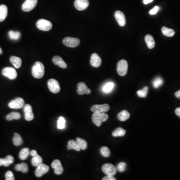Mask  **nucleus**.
Here are the masks:
<instances>
[{
    "instance_id": "obj_15",
    "label": "nucleus",
    "mask_w": 180,
    "mask_h": 180,
    "mask_svg": "<svg viewBox=\"0 0 180 180\" xmlns=\"http://www.w3.org/2000/svg\"><path fill=\"white\" fill-rule=\"evenodd\" d=\"M77 93L79 95L90 94L91 93V90L87 87L86 84L83 82H80L77 85Z\"/></svg>"
},
{
    "instance_id": "obj_40",
    "label": "nucleus",
    "mask_w": 180,
    "mask_h": 180,
    "mask_svg": "<svg viewBox=\"0 0 180 180\" xmlns=\"http://www.w3.org/2000/svg\"><path fill=\"white\" fill-rule=\"evenodd\" d=\"M5 178L6 180H15L14 174L13 173V172H11L10 171H9L6 173Z\"/></svg>"
},
{
    "instance_id": "obj_46",
    "label": "nucleus",
    "mask_w": 180,
    "mask_h": 180,
    "mask_svg": "<svg viewBox=\"0 0 180 180\" xmlns=\"http://www.w3.org/2000/svg\"><path fill=\"white\" fill-rule=\"evenodd\" d=\"M175 96L176 98L180 99V90L175 92Z\"/></svg>"
},
{
    "instance_id": "obj_33",
    "label": "nucleus",
    "mask_w": 180,
    "mask_h": 180,
    "mask_svg": "<svg viewBox=\"0 0 180 180\" xmlns=\"http://www.w3.org/2000/svg\"><path fill=\"white\" fill-rule=\"evenodd\" d=\"M114 87V84L112 82H109L106 84H105V86L103 87V91L105 93H110L111 91H112Z\"/></svg>"
},
{
    "instance_id": "obj_48",
    "label": "nucleus",
    "mask_w": 180,
    "mask_h": 180,
    "mask_svg": "<svg viewBox=\"0 0 180 180\" xmlns=\"http://www.w3.org/2000/svg\"><path fill=\"white\" fill-rule=\"evenodd\" d=\"M153 1V0H144L143 2L145 4L147 5L149 3H151Z\"/></svg>"
},
{
    "instance_id": "obj_16",
    "label": "nucleus",
    "mask_w": 180,
    "mask_h": 180,
    "mask_svg": "<svg viewBox=\"0 0 180 180\" xmlns=\"http://www.w3.org/2000/svg\"><path fill=\"white\" fill-rule=\"evenodd\" d=\"M51 166L55 169V173L57 175H61L63 173L64 170L61 163L59 160H54L51 164Z\"/></svg>"
},
{
    "instance_id": "obj_5",
    "label": "nucleus",
    "mask_w": 180,
    "mask_h": 180,
    "mask_svg": "<svg viewBox=\"0 0 180 180\" xmlns=\"http://www.w3.org/2000/svg\"><path fill=\"white\" fill-rule=\"evenodd\" d=\"M63 43L66 46L70 48H75L80 45V40L76 38L67 37L64 39Z\"/></svg>"
},
{
    "instance_id": "obj_17",
    "label": "nucleus",
    "mask_w": 180,
    "mask_h": 180,
    "mask_svg": "<svg viewBox=\"0 0 180 180\" xmlns=\"http://www.w3.org/2000/svg\"><path fill=\"white\" fill-rule=\"evenodd\" d=\"M115 17L119 26L123 27L126 25V18L124 14L120 11H116L115 13Z\"/></svg>"
},
{
    "instance_id": "obj_36",
    "label": "nucleus",
    "mask_w": 180,
    "mask_h": 180,
    "mask_svg": "<svg viewBox=\"0 0 180 180\" xmlns=\"http://www.w3.org/2000/svg\"><path fill=\"white\" fill-rule=\"evenodd\" d=\"M153 86L155 88H158L163 84V80L161 77L156 78L153 81Z\"/></svg>"
},
{
    "instance_id": "obj_20",
    "label": "nucleus",
    "mask_w": 180,
    "mask_h": 180,
    "mask_svg": "<svg viewBox=\"0 0 180 180\" xmlns=\"http://www.w3.org/2000/svg\"><path fill=\"white\" fill-rule=\"evenodd\" d=\"M145 42L147 45V46L149 49H152L154 48L155 46V41L153 36L150 35H147L145 36Z\"/></svg>"
},
{
    "instance_id": "obj_44",
    "label": "nucleus",
    "mask_w": 180,
    "mask_h": 180,
    "mask_svg": "<svg viewBox=\"0 0 180 180\" xmlns=\"http://www.w3.org/2000/svg\"><path fill=\"white\" fill-rule=\"evenodd\" d=\"M6 159H7V161H8L9 163H10V165H11V164H13V162H14V158H13V157L12 156H7V157H6Z\"/></svg>"
},
{
    "instance_id": "obj_39",
    "label": "nucleus",
    "mask_w": 180,
    "mask_h": 180,
    "mask_svg": "<svg viewBox=\"0 0 180 180\" xmlns=\"http://www.w3.org/2000/svg\"><path fill=\"white\" fill-rule=\"evenodd\" d=\"M126 166H127V164L126 163H119V164H118L117 167V170L119 171L120 172H124L126 169Z\"/></svg>"
},
{
    "instance_id": "obj_47",
    "label": "nucleus",
    "mask_w": 180,
    "mask_h": 180,
    "mask_svg": "<svg viewBox=\"0 0 180 180\" xmlns=\"http://www.w3.org/2000/svg\"><path fill=\"white\" fill-rule=\"evenodd\" d=\"M31 155L32 156L34 157V156H36L37 155V151H35V150H32V151L31 152Z\"/></svg>"
},
{
    "instance_id": "obj_8",
    "label": "nucleus",
    "mask_w": 180,
    "mask_h": 180,
    "mask_svg": "<svg viewBox=\"0 0 180 180\" xmlns=\"http://www.w3.org/2000/svg\"><path fill=\"white\" fill-rule=\"evenodd\" d=\"M48 87L50 91L54 94H57L60 92V85L56 80L51 79L48 81Z\"/></svg>"
},
{
    "instance_id": "obj_27",
    "label": "nucleus",
    "mask_w": 180,
    "mask_h": 180,
    "mask_svg": "<svg viewBox=\"0 0 180 180\" xmlns=\"http://www.w3.org/2000/svg\"><path fill=\"white\" fill-rule=\"evenodd\" d=\"M13 140L14 145L16 146H20L23 143V141L22 139V137L18 133L14 134V138Z\"/></svg>"
},
{
    "instance_id": "obj_10",
    "label": "nucleus",
    "mask_w": 180,
    "mask_h": 180,
    "mask_svg": "<svg viewBox=\"0 0 180 180\" xmlns=\"http://www.w3.org/2000/svg\"><path fill=\"white\" fill-rule=\"evenodd\" d=\"M24 105V100L21 98H17L15 100H13L9 104V108L11 109H18L23 107Z\"/></svg>"
},
{
    "instance_id": "obj_49",
    "label": "nucleus",
    "mask_w": 180,
    "mask_h": 180,
    "mask_svg": "<svg viewBox=\"0 0 180 180\" xmlns=\"http://www.w3.org/2000/svg\"><path fill=\"white\" fill-rule=\"evenodd\" d=\"M2 53H3V51H2V50L1 49V48H0V55L2 54Z\"/></svg>"
},
{
    "instance_id": "obj_24",
    "label": "nucleus",
    "mask_w": 180,
    "mask_h": 180,
    "mask_svg": "<svg viewBox=\"0 0 180 180\" xmlns=\"http://www.w3.org/2000/svg\"><path fill=\"white\" fill-rule=\"evenodd\" d=\"M67 148L68 150L74 149L77 151H80L81 150L80 147L77 143V142L74 141V140H70L69 141Z\"/></svg>"
},
{
    "instance_id": "obj_7",
    "label": "nucleus",
    "mask_w": 180,
    "mask_h": 180,
    "mask_svg": "<svg viewBox=\"0 0 180 180\" xmlns=\"http://www.w3.org/2000/svg\"><path fill=\"white\" fill-rule=\"evenodd\" d=\"M2 74L10 80H14L17 77V73L15 69L12 67H6L2 70Z\"/></svg>"
},
{
    "instance_id": "obj_43",
    "label": "nucleus",
    "mask_w": 180,
    "mask_h": 180,
    "mask_svg": "<svg viewBox=\"0 0 180 180\" xmlns=\"http://www.w3.org/2000/svg\"><path fill=\"white\" fill-rule=\"evenodd\" d=\"M103 180H116V178H115L114 176L112 175H107L106 177L103 178Z\"/></svg>"
},
{
    "instance_id": "obj_23",
    "label": "nucleus",
    "mask_w": 180,
    "mask_h": 180,
    "mask_svg": "<svg viewBox=\"0 0 180 180\" xmlns=\"http://www.w3.org/2000/svg\"><path fill=\"white\" fill-rule=\"evenodd\" d=\"M130 114L127 110L122 111L117 116L118 119L121 122L125 121L130 118Z\"/></svg>"
},
{
    "instance_id": "obj_37",
    "label": "nucleus",
    "mask_w": 180,
    "mask_h": 180,
    "mask_svg": "<svg viewBox=\"0 0 180 180\" xmlns=\"http://www.w3.org/2000/svg\"><path fill=\"white\" fill-rule=\"evenodd\" d=\"M148 90H149V88L148 87H145L142 90L138 91L137 92V95L141 98H146L147 96Z\"/></svg>"
},
{
    "instance_id": "obj_3",
    "label": "nucleus",
    "mask_w": 180,
    "mask_h": 180,
    "mask_svg": "<svg viewBox=\"0 0 180 180\" xmlns=\"http://www.w3.org/2000/svg\"><path fill=\"white\" fill-rule=\"evenodd\" d=\"M128 68V64L125 60H121L118 62L117 70V72L121 76H124L127 73Z\"/></svg>"
},
{
    "instance_id": "obj_30",
    "label": "nucleus",
    "mask_w": 180,
    "mask_h": 180,
    "mask_svg": "<svg viewBox=\"0 0 180 180\" xmlns=\"http://www.w3.org/2000/svg\"><path fill=\"white\" fill-rule=\"evenodd\" d=\"M125 134V130L122 128H118L112 133V136L115 137L124 136Z\"/></svg>"
},
{
    "instance_id": "obj_21",
    "label": "nucleus",
    "mask_w": 180,
    "mask_h": 180,
    "mask_svg": "<svg viewBox=\"0 0 180 180\" xmlns=\"http://www.w3.org/2000/svg\"><path fill=\"white\" fill-rule=\"evenodd\" d=\"M8 15V8L5 5L0 6V22H3Z\"/></svg>"
},
{
    "instance_id": "obj_34",
    "label": "nucleus",
    "mask_w": 180,
    "mask_h": 180,
    "mask_svg": "<svg viewBox=\"0 0 180 180\" xmlns=\"http://www.w3.org/2000/svg\"><path fill=\"white\" fill-rule=\"evenodd\" d=\"M76 142H77L78 145L80 146L81 149L85 150L87 149L88 146L87 143L85 140L80 138H77L76 139Z\"/></svg>"
},
{
    "instance_id": "obj_29",
    "label": "nucleus",
    "mask_w": 180,
    "mask_h": 180,
    "mask_svg": "<svg viewBox=\"0 0 180 180\" xmlns=\"http://www.w3.org/2000/svg\"><path fill=\"white\" fill-rule=\"evenodd\" d=\"M42 157L38 155L35 156L34 157H33V158L32 159V164L33 166L38 167L39 165L42 163Z\"/></svg>"
},
{
    "instance_id": "obj_42",
    "label": "nucleus",
    "mask_w": 180,
    "mask_h": 180,
    "mask_svg": "<svg viewBox=\"0 0 180 180\" xmlns=\"http://www.w3.org/2000/svg\"><path fill=\"white\" fill-rule=\"evenodd\" d=\"M159 9V7H158V6H155L153 9L150 10V12H149V13H150V15H155V14H157V13L158 12Z\"/></svg>"
},
{
    "instance_id": "obj_11",
    "label": "nucleus",
    "mask_w": 180,
    "mask_h": 180,
    "mask_svg": "<svg viewBox=\"0 0 180 180\" xmlns=\"http://www.w3.org/2000/svg\"><path fill=\"white\" fill-rule=\"evenodd\" d=\"M49 170V167L47 165L42 164L37 167L35 171V175L37 177H41L46 174Z\"/></svg>"
},
{
    "instance_id": "obj_14",
    "label": "nucleus",
    "mask_w": 180,
    "mask_h": 180,
    "mask_svg": "<svg viewBox=\"0 0 180 180\" xmlns=\"http://www.w3.org/2000/svg\"><path fill=\"white\" fill-rule=\"evenodd\" d=\"M88 0H76L74 3L75 8L79 11H83L89 6Z\"/></svg>"
},
{
    "instance_id": "obj_6",
    "label": "nucleus",
    "mask_w": 180,
    "mask_h": 180,
    "mask_svg": "<svg viewBox=\"0 0 180 180\" xmlns=\"http://www.w3.org/2000/svg\"><path fill=\"white\" fill-rule=\"evenodd\" d=\"M103 172H104L107 175H112L114 176L116 175L117 171V169L114 165L109 163H107L103 165Z\"/></svg>"
},
{
    "instance_id": "obj_38",
    "label": "nucleus",
    "mask_w": 180,
    "mask_h": 180,
    "mask_svg": "<svg viewBox=\"0 0 180 180\" xmlns=\"http://www.w3.org/2000/svg\"><path fill=\"white\" fill-rule=\"evenodd\" d=\"M57 123L58 129H64L65 128L66 121L62 117L59 118Z\"/></svg>"
},
{
    "instance_id": "obj_25",
    "label": "nucleus",
    "mask_w": 180,
    "mask_h": 180,
    "mask_svg": "<svg viewBox=\"0 0 180 180\" xmlns=\"http://www.w3.org/2000/svg\"><path fill=\"white\" fill-rule=\"evenodd\" d=\"M15 169L17 171H21L24 173H26L28 172V166L25 163H22V164H17L15 166Z\"/></svg>"
},
{
    "instance_id": "obj_1",
    "label": "nucleus",
    "mask_w": 180,
    "mask_h": 180,
    "mask_svg": "<svg viewBox=\"0 0 180 180\" xmlns=\"http://www.w3.org/2000/svg\"><path fill=\"white\" fill-rule=\"evenodd\" d=\"M45 68L42 63L36 62L32 69V73L34 77L37 79H41L44 76Z\"/></svg>"
},
{
    "instance_id": "obj_22",
    "label": "nucleus",
    "mask_w": 180,
    "mask_h": 180,
    "mask_svg": "<svg viewBox=\"0 0 180 180\" xmlns=\"http://www.w3.org/2000/svg\"><path fill=\"white\" fill-rule=\"evenodd\" d=\"M10 62L14 66L15 68L19 69L22 65V60L20 58L16 56H12L10 57Z\"/></svg>"
},
{
    "instance_id": "obj_26",
    "label": "nucleus",
    "mask_w": 180,
    "mask_h": 180,
    "mask_svg": "<svg viewBox=\"0 0 180 180\" xmlns=\"http://www.w3.org/2000/svg\"><path fill=\"white\" fill-rule=\"evenodd\" d=\"M163 34L165 36L168 37H173L175 35V31L173 29H169L166 27H163L162 28Z\"/></svg>"
},
{
    "instance_id": "obj_13",
    "label": "nucleus",
    "mask_w": 180,
    "mask_h": 180,
    "mask_svg": "<svg viewBox=\"0 0 180 180\" xmlns=\"http://www.w3.org/2000/svg\"><path fill=\"white\" fill-rule=\"evenodd\" d=\"M24 112L25 113V118L28 121H31L34 118V115L33 113L32 108L31 105L27 104L24 107Z\"/></svg>"
},
{
    "instance_id": "obj_4",
    "label": "nucleus",
    "mask_w": 180,
    "mask_h": 180,
    "mask_svg": "<svg viewBox=\"0 0 180 180\" xmlns=\"http://www.w3.org/2000/svg\"><path fill=\"white\" fill-rule=\"evenodd\" d=\"M36 26L39 30L43 31H48L52 28V24L49 21L45 19H40L38 21Z\"/></svg>"
},
{
    "instance_id": "obj_41",
    "label": "nucleus",
    "mask_w": 180,
    "mask_h": 180,
    "mask_svg": "<svg viewBox=\"0 0 180 180\" xmlns=\"http://www.w3.org/2000/svg\"><path fill=\"white\" fill-rule=\"evenodd\" d=\"M10 165V163L7 161L6 158L4 159L0 158V166H4L5 167H8Z\"/></svg>"
},
{
    "instance_id": "obj_45",
    "label": "nucleus",
    "mask_w": 180,
    "mask_h": 180,
    "mask_svg": "<svg viewBox=\"0 0 180 180\" xmlns=\"http://www.w3.org/2000/svg\"><path fill=\"white\" fill-rule=\"evenodd\" d=\"M175 114H176L177 116H178L180 118V107L177 108L175 110Z\"/></svg>"
},
{
    "instance_id": "obj_2",
    "label": "nucleus",
    "mask_w": 180,
    "mask_h": 180,
    "mask_svg": "<svg viewBox=\"0 0 180 180\" xmlns=\"http://www.w3.org/2000/svg\"><path fill=\"white\" fill-rule=\"evenodd\" d=\"M109 118V116L105 113H100V112H94L92 120L93 123L97 126V127H100L102 123L106 121Z\"/></svg>"
},
{
    "instance_id": "obj_19",
    "label": "nucleus",
    "mask_w": 180,
    "mask_h": 180,
    "mask_svg": "<svg viewBox=\"0 0 180 180\" xmlns=\"http://www.w3.org/2000/svg\"><path fill=\"white\" fill-rule=\"evenodd\" d=\"M53 62L54 64L58 66L59 67H61L62 68H66L67 67L66 63L64 61V60L61 57L58 56H56L54 57L52 59Z\"/></svg>"
},
{
    "instance_id": "obj_12",
    "label": "nucleus",
    "mask_w": 180,
    "mask_h": 180,
    "mask_svg": "<svg viewBox=\"0 0 180 180\" xmlns=\"http://www.w3.org/2000/svg\"><path fill=\"white\" fill-rule=\"evenodd\" d=\"M109 109V105L107 104L93 105L91 108L92 112H98L100 113H105V112H108Z\"/></svg>"
},
{
    "instance_id": "obj_35",
    "label": "nucleus",
    "mask_w": 180,
    "mask_h": 180,
    "mask_svg": "<svg viewBox=\"0 0 180 180\" xmlns=\"http://www.w3.org/2000/svg\"><path fill=\"white\" fill-rule=\"evenodd\" d=\"M100 153H101V155L105 158H108V157H110L111 155L110 150L106 146H103L100 149Z\"/></svg>"
},
{
    "instance_id": "obj_18",
    "label": "nucleus",
    "mask_w": 180,
    "mask_h": 180,
    "mask_svg": "<svg viewBox=\"0 0 180 180\" xmlns=\"http://www.w3.org/2000/svg\"><path fill=\"white\" fill-rule=\"evenodd\" d=\"M90 63L93 67L98 68L101 66L102 64V60L97 54L94 53L92 55Z\"/></svg>"
},
{
    "instance_id": "obj_31",
    "label": "nucleus",
    "mask_w": 180,
    "mask_h": 180,
    "mask_svg": "<svg viewBox=\"0 0 180 180\" xmlns=\"http://www.w3.org/2000/svg\"><path fill=\"white\" fill-rule=\"evenodd\" d=\"M21 117L20 114L18 112H12L11 113L9 114L6 116V119L8 121H12L14 120H18L20 119Z\"/></svg>"
},
{
    "instance_id": "obj_32",
    "label": "nucleus",
    "mask_w": 180,
    "mask_h": 180,
    "mask_svg": "<svg viewBox=\"0 0 180 180\" xmlns=\"http://www.w3.org/2000/svg\"><path fill=\"white\" fill-rule=\"evenodd\" d=\"M8 35L11 40H18L20 38L21 33L19 32L10 31L9 32Z\"/></svg>"
},
{
    "instance_id": "obj_9",
    "label": "nucleus",
    "mask_w": 180,
    "mask_h": 180,
    "mask_svg": "<svg viewBox=\"0 0 180 180\" xmlns=\"http://www.w3.org/2000/svg\"><path fill=\"white\" fill-rule=\"evenodd\" d=\"M38 0H26L22 5V9L24 12H30L35 8Z\"/></svg>"
},
{
    "instance_id": "obj_28",
    "label": "nucleus",
    "mask_w": 180,
    "mask_h": 180,
    "mask_svg": "<svg viewBox=\"0 0 180 180\" xmlns=\"http://www.w3.org/2000/svg\"><path fill=\"white\" fill-rule=\"evenodd\" d=\"M30 154V151L27 148H25L21 151L19 158L21 160H25L27 158Z\"/></svg>"
}]
</instances>
